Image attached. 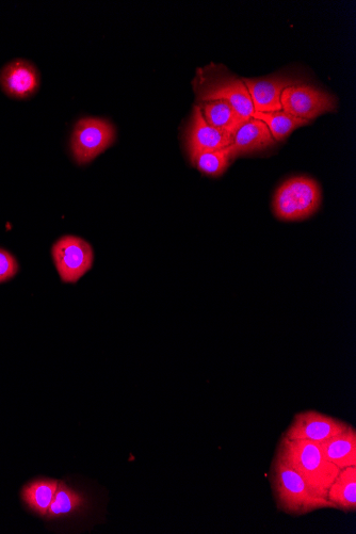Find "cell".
Returning a JSON list of instances; mask_svg holds the SVG:
<instances>
[{"label":"cell","instance_id":"obj_1","mask_svg":"<svg viewBox=\"0 0 356 534\" xmlns=\"http://www.w3.org/2000/svg\"><path fill=\"white\" fill-rule=\"evenodd\" d=\"M270 485L275 505L287 515L298 517L333 509L329 499L314 492L278 451L270 467Z\"/></svg>","mask_w":356,"mask_h":534},{"label":"cell","instance_id":"obj_2","mask_svg":"<svg viewBox=\"0 0 356 534\" xmlns=\"http://www.w3.org/2000/svg\"><path fill=\"white\" fill-rule=\"evenodd\" d=\"M277 451L314 492L327 498L328 491L341 472V468L323 456L318 444L288 440L282 435Z\"/></svg>","mask_w":356,"mask_h":534},{"label":"cell","instance_id":"obj_3","mask_svg":"<svg viewBox=\"0 0 356 534\" xmlns=\"http://www.w3.org/2000/svg\"><path fill=\"white\" fill-rule=\"evenodd\" d=\"M193 89L201 102L228 101L245 122L254 113L250 93L244 80L217 64L199 69L193 79Z\"/></svg>","mask_w":356,"mask_h":534},{"label":"cell","instance_id":"obj_4","mask_svg":"<svg viewBox=\"0 0 356 534\" xmlns=\"http://www.w3.org/2000/svg\"><path fill=\"white\" fill-rule=\"evenodd\" d=\"M322 203L321 187L309 176H294L275 191L272 212L281 221L294 222L314 216Z\"/></svg>","mask_w":356,"mask_h":534},{"label":"cell","instance_id":"obj_5","mask_svg":"<svg viewBox=\"0 0 356 534\" xmlns=\"http://www.w3.org/2000/svg\"><path fill=\"white\" fill-rule=\"evenodd\" d=\"M116 140V128L101 118H83L74 126L71 138L73 157L78 165L90 161L105 152Z\"/></svg>","mask_w":356,"mask_h":534},{"label":"cell","instance_id":"obj_6","mask_svg":"<svg viewBox=\"0 0 356 534\" xmlns=\"http://www.w3.org/2000/svg\"><path fill=\"white\" fill-rule=\"evenodd\" d=\"M281 104L282 109L289 115L310 122L337 108L334 95L304 83L285 89L282 93Z\"/></svg>","mask_w":356,"mask_h":534},{"label":"cell","instance_id":"obj_7","mask_svg":"<svg viewBox=\"0 0 356 534\" xmlns=\"http://www.w3.org/2000/svg\"><path fill=\"white\" fill-rule=\"evenodd\" d=\"M54 263L64 283H77L92 268L94 252L88 241L63 236L52 249Z\"/></svg>","mask_w":356,"mask_h":534},{"label":"cell","instance_id":"obj_8","mask_svg":"<svg viewBox=\"0 0 356 534\" xmlns=\"http://www.w3.org/2000/svg\"><path fill=\"white\" fill-rule=\"evenodd\" d=\"M351 425L317 411L297 413L283 436L288 440L307 441L322 444L333 436L344 432Z\"/></svg>","mask_w":356,"mask_h":534},{"label":"cell","instance_id":"obj_9","mask_svg":"<svg viewBox=\"0 0 356 534\" xmlns=\"http://www.w3.org/2000/svg\"><path fill=\"white\" fill-rule=\"evenodd\" d=\"M250 93L254 111H281V97L285 89L303 84L300 77L278 74L262 79H242Z\"/></svg>","mask_w":356,"mask_h":534},{"label":"cell","instance_id":"obj_10","mask_svg":"<svg viewBox=\"0 0 356 534\" xmlns=\"http://www.w3.org/2000/svg\"><path fill=\"white\" fill-rule=\"evenodd\" d=\"M0 87L11 99H30L40 87L39 71L28 60H12L0 71Z\"/></svg>","mask_w":356,"mask_h":534},{"label":"cell","instance_id":"obj_11","mask_svg":"<svg viewBox=\"0 0 356 534\" xmlns=\"http://www.w3.org/2000/svg\"><path fill=\"white\" fill-rule=\"evenodd\" d=\"M233 138L210 126L204 119L199 105L194 106L186 132V148L189 158L207 152L231 147Z\"/></svg>","mask_w":356,"mask_h":534},{"label":"cell","instance_id":"obj_12","mask_svg":"<svg viewBox=\"0 0 356 534\" xmlns=\"http://www.w3.org/2000/svg\"><path fill=\"white\" fill-rule=\"evenodd\" d=\"M275 141L268 126L257 119L251 118L242 124L235 134L231 150L235 158L264 152L275 147Z\"/></svg>","mask_w":356,"mask_h":534},{"label":"cell","instance_id":"obj_13","mask_svg":"<svg viewBox=\"0 0 356 534\" xmlns=\"http://www.w3.org/2000/svg\"><path fill=\"white\" fill-rule=\"evenodd\" d=\"M89 508L88 495L66 481H59L53 503L46 515L47 521L72 519L83 515Z\"/></svg>","mask_w":356,"mask_h":534},{"label":"cell","instance_id":"obj_14","mask_svg":"<svg viewBox=\"0 0 356 534\" xmlns=\"http://www.w3.org/2000/svg\"><path fill=\"white\" fill-rule=\"evenodd\" d=\"M59 480L39 477L27 482L21 491L24 507L41 519H46L48 510L53 503Z\"/></svg>","mask_w":356,"mask_h":534},{"label":"cell","instance_id":"obj_15","mask_svg":"<svg viewBox=\"0 0 356 534\" xmlns=\"http://www.w3.org/2000/svg\"><path fill=\"white\" fill-rule=\"evenodd\" d=\"M199 106L205 121L233 140L240 126L246 123L228 101L204 102Z\"/></svg>","mask_w":356,"mask_h":534},{"label":"cell","instance_id":"obj_16","mask_svg":"<svg viewBox=\"0 0 356 534\" xmlns=\"http://www.w3.org/2000/svg\"><path fill=\"white\" fill-rule=\"evenodd\" d=\"M319 446L323 456L338 468L356 466V431L352 426Z\"/></svg>","mask_w":356,"mask_h":534},{"label":"cell","instance_id":"obj_17","mask_svg":"<svg viewBox=\"0 0 356 534\" xmlns=\"http://www.w3.org/2000/svg\"><path fill=\"white\" fill-rule=\"evenodd\" d=\"M327 498L333 509L345 513L356 511V466L341 469L328 491Z\"/></svg>","mask_w":356,"mask_h":534},{"label":"cell","instance_id":"obj_18","mask_svg":"<svg viewBox=\"0 0 356 534\" xmlns=\"http://www.w3.org/2000/svg\"><path fill=\"white\" fill-rule=\"evenodd\" d=\"M252 118L264 122L277 142L286 140L297 128L309 125L311 122L294 116L284 110L275 112L254 111Z\"/></svg>","mask_w":356,"mask_h":534},{"label":"cell","instance_id":"obj_19","mask_svg":"<svg viewBox=\"0 0 356 534\" xmlns=\"http://www.w3.org/2000/svg\"><path fill=\"white\" fill-rule=\"evenodd\" d=\"M235 156L231 147L214 152L200 154L190 159L193 167H196L202 174L210 177H219L230 168Z\"/></svg>","mask_w":356,"mask_h":534},{"label":"cell","instance_id":"obj_20","mask_svg":"<svg viewBox=\"0 0 356 534\" xmlns=\"http://www.w3.org/2000/svg\"><path fill=\"white\" fill-rule=\"evenodd\" d=\"M20 271L16 258L7 250L0 248V284L12 280Z\"/></svg>","mask_w":356,"mask_h":534}]
</instances>
